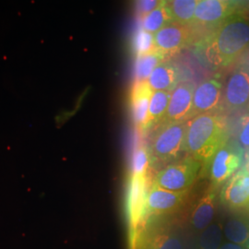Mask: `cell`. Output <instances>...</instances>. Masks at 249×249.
<instances>
[{"label":"cell","mask_w":249,"mask_h":249,"mask_svg":"<svg viewBox=\"0 0 249 249\" xmlns=\"http://www.w3.org/2000/svg\"><path fill=\"white\" fill-rule=\"evenodd\" d=\"M201 55L214 68H226L235 62L249 47V17L237 12L200 41Z\"/></svg>","instance_id":"obj_1"},{"label":"cell","mask_w":249,"mask_h":249,"mask_svg":"<svg viewBox=\"0 0 249 249\" xmlns=\"http://www.w3.org/2000/svg\"><path fill=\"white\" fill-rule=\"evenodd\" d=\"M225 116L220 113H208L187 121L184 151L188 156L209 166L218 150L229 141Z\"/></svg>","instance_id":"obj_2"},{"label":"cell","mask_w":249,"mask_h":249,"mask_svg":"<svg viewBox=\"0 0 249 249\" xmlns=\"http://www.w3.org/2000/svg\"><path fill=\"white\" fill-rule=\"evenodd\" d=\"M129 239L131 249H185L183 235L170 216L147 218Z\"/></svg>","instance_id":"obj_3"},{"label":"cell","mask_w":249,"mask_h":249,"mask_svg":"<svg viewBox=\"0 0 249 249\" xmlns=\"http://www.w3.org/2000/svg\"><path fill=\"white\" fill-rule=\"evenodd\" d=\"M187 122L158 124L151 136L149 151L151 162L177 160L182 151L187 133Z\"/></svg>","instance_id":"obj_4"},{"label":"cell","mask_w":249,"mask_h":249,"mask_svg":"<svg viewBox=\"0 0 249 249\" xmlns=\"http://www.w3.org/2000/svg\"><path fill=\"white\" fill-rule=\"evenodd\" d=\"M242 2L229 0H198L190 24L196 40L201 41L225 18L239 12Z\"/></svg>","instance_id":"obj_5"},{"label":"cell","mask_w":249,"mask_h":249,"mask_svg":"<svg viewBox=\"0 0 249 249\" xmlns=\"http://www.w3.org/2000/svg\"><path fill=\"white\" fill-rule=\"evenodd\" d=\"M200 168V162L187 155L186 158L174 160L160 170L151 184L174 192L188 191L196 181Z\"/></svg>","instance_id":"obj_6"},{"label":"cell","mask_w":249,"mask_h":249,"mask_svg":"<svg viewBox=\"0 0 249 249\" xmlns=\"http://www.w3.org/2000/svg\"><path fill=\"white\" fill-rule=\"evenodd\" d=\"M249 106V66L237 65L232 69L223 84L220 113L231 115L243 112Z\"/></svg>","instance_id":"obj_7"},{"label":"cell","mask_w":249,"mask_h":249,"mask_svg":"<svg viewBox=\"0 0 249 249\" xmlns=\"http://www.w3.org/2000/svg\"><path fill=\"white\" fill-rule=\"evenodd\" d=\"M148 191V174L130 176L125 200L126 219L130 233L138 231L146 221Z\"/></svg>","instance_id":"obj_8"},{"label":"cell","mask_w":249,"mask_h":249,"mask_svg":"<svg viewBox=\"0 0 249 249\" xmlns=\"http://www.w3.org/2000/svg\"><path fill=\"white\" fill-rule=\"evenodd\" d=\"M244 151L235 142L228 141L214 154L211 161L210 178L214 189L222 186L240 168Z\"/></svg>","instance_id":"obj_9"},{"label":"cell","mask_w":249,"mask_h":249,"mask_svg":"<svg viewBox=\"0 0 249 249\" xmlns=\"http://www.w3.org/2000/svg\"><path fill=\"white\" fill-rule=\"evenodd\" d=\"M196 87L194 80H185L178 84L171 92L166 113L160 124L187 122L192 118V103Z\"/></svg>","instance_id":"obj_10"},{"label":"cell","mask_w":249,"mask_h":249,"mask_svg":"<svg viewBox=\"0 0 249 249\" xmlns=\"http://www.w3.org/2000/svg\"><path fill=\"white\" fill-rule=\"evenodd\" d=\"M191 27L170 23L153 35L154 49L165 56L177 53L196 41Z\"/></svg>","instance_id":"obj_11"},{"label":"cell","mask_w":249,"mask_h":249,"mask_svg":"<svg viewBox=\"0 0 249 249\" xmlns=\"http://www.w3.org/2000/svg\"><path fill=\"white\" fill-rule=\"evenodd\" d=\"M223 89V83L220 78L211 77L201 80L193 95L192 118L208 113H220Z\"/></svg>","instance_id":"obj_12"},{"label":"cell","mask_w":249,"mask_h":249,"mask_svg":"<svg viewBox=\"0 0 249 249\" xmlns=\"http://www.w3.org/2000/svg\"><path fill=\"white\" fill-rule=\"evenodd\" d=\"M188 191L174 192L151 184L147 195V215L149 217L170 216L185 203Z\"/></svg>","instance_id":"obj_13"},{"label":"cell","mask_w":249,"mask_h":249,"mask_svg":"<svg viewBox=\"0 0 249 249\" xmlns=\"http://www.w3.org/2000/svg\"><path fill=\"white\" fill-rule=\"evenodd\" d=\"M221 201L231 210L247 208L249 204V173L245 167L237 171L223 185Z\"/></svg>","instance_id":"obj_14"},{"label":"cell","mask_w":249,"mask_h":249,"mask_svg":"<svg viewBox=\"0 0 249 249\" xmlns=\"http://www.w3.org/2000/svg\"><path fill=\"white\" fill-rule=\"evenodd\" d=\"M153 90L148 80L136 81L130 93V104L132 110L134 124L141 134H145L147 117Z\"/></svg>","instance_id":"obj_15"},{"label":"cell","mask_w":249,"mask_h":249,"mask_svg":"<svg viewBox=\"0 0 249 249\" xmlns=\"http://www.w3.org/2000/svg\"><path fill=\"white\" fill-rule=\"evenodd\" d=\"M183 73L178 64L172 60H163L153 70L148 83L153 91H173L183 81Z\"/></svg>","instance_id":"obj_16"},{"label":"cell","mask_w":249,"mask_h":249,"mask_svg":"<svg viewBox=\"0 0 249 249\" xmlns=\"http://www.w3.org/2000/svg\"><path fill=\"white\" fill-rule=\"evenodd\" d=\"M216 204V193L213 190H209L201 196L196 204L194 205L189 222L191 226L196 231H203L208 228L213 221Z\"/></svg>","instance_id":"obj_17"},{"label":"cell","mask_w":249,"mask_h":249,"mask_svg":"<svg viewBox=\"0 0 249 249\" xmlns=\"http://www.w3.org/2000/svg\"><path fill=\"white\" fill-rule=\"evenodd\" d=\"M223 234L231 243L249 249V219L245 216L230 217L223 226Z\"/></svg>","instance_id":"obj_18"},{"label":"cell","mask_w":249,"mask_h":249,"mask_svg":"<svg viewBox=\"0 0 249 249\" xmlns=\"http://www.w3.org/2000/svg\"><path fill=\"white\" fill-rule=\"evenodd\" d=\"M171 92L166 90L153 91L147 117V132L151 128H155L161 122L168 107Z\"/></svg>","instance_id":"obj_19"},{"label":"cell","mask_w":249,"mask_h":249,"mask_svg":"<svg viewBox=\"0 0 249 249\" xmlns=\"http://www.w3.org/2000/svg\"><path fill=\"white\" fill-rule=\"evenodd\" d=\"M198 0H171L166 1L173 22L190 26L193 21Z\"/></svg>","instance_id":"obj_20"},{"label":"cell","mask_w":249,"mask_h":249,"mask_svg":"<svg viewBox=\"0 0 249 249\" xmlns=\"http://www.w3.org/2000/svg\"><path fill=\"white\" fill-rule=\"evenodd\" d=\"M167 57L157 50H152L149 53L137 55L135 63V78L136 81L148 80L151 72Z\"/></svg>","instance_id":"obj_21"},{"label":"cell","mask_w":249,"mask_h":249,"mask_svg":"<svg viewBox=\"0 0 249 249\" xmlns=\"http://www.w3.org/2000/svg\"><path fill=\"white\" fill-rule=\"evenodd\" d=\"M170 23H173V20L166 7V1H160V5L156 9L142 18V28L151 35L156 34L161 28Z\"/></svg>","instance_id":"obj_22"},{"label":"cell","mask_w":249,"mask_h":249,"mask_svg":"<svg viewBox=\"0 0 249 249\" xmlns=\"http://www.w3.org/2000/svg\"><path fill=\"white\" fill-rule=\"evenodd\" d=\"M223 229L220 223H213L201 231L197 249H220L222 246Z\"/></svg>","instance_id":"obj_23"},{"label":"cell","mask_w":249,"mask_h":249,"mask_svg":"<svg viewBox=\"0 0 249 249\" xmlns=\"http://www.w3.org/2000/svg\"><path fill=\"white\" fill-rule=\"evenodd\" d=\"M151 163V155L149 146L145 143H140L134 150L131 164V175H146L148 174Z\"/></svg>","instance_id":"obj_24"},{"label":"cell","mask_w":249,"mask_h":249,"mask_svg":"<svg viewBox=\"0 0 249 249\" xmlns=\"http://www.w3.org/2000/svg\"><path fill=\"white\" fill-rule=\"evenodd\" d=\"M133 50L137 55L154 50L153 35L144 31L141 27L134 36Z\"/></svg>","instance_id":"obj_25"},{"label":"cell","mask_w":249,"mask_h":249,"mask_svg":"<svg viewBox=\"0 0 249 249\" xmlns=\"http://www.w3.org/2000/svg\"><path fill=\"white\" fill-rule=\"evenodd\" d=\"M235 142L245 152L249 154V112L242 116L236 128Z\"/></svg>","instance_id":"obj_26"},{"label":"cell","mask_w":249,"mask_h":249,"mask_svg":"<svg viewBox=\"0 0 249 249\" xmlns=\"http://www.w3.org/2000/svg\"><path fill=\"white\" fill-rule=\"evenodd\" d=\"M160 1L158 0H141L135 4V11L140 18H142L151 11H153L160 5Z\"/></svg>","instance_id":"obj_27"},{"label":"cell","mask_w":249,"mask_h":249,"mask_svg":"<svg viewBox=\"0 0 249 249\" xmlns=\"http://www.w3.org/2000/svg\"><path fill=\"white\" fill-rule=\"evenodd\" d=\"M220 249H249L248 248H245V247H242L239 245H236V244H233V243H224L222 244Z\"/></svg>","instance_id":"obj_28"},{"label":"cell","mask_w":249,"mask_h":249,"mask_svg":"<svg viewBox=\"0 0 249 249\" xmlns=\"http://www.w3.org/2000/svg\"><path fill=\"white\" fill-rule=\"evenodd\" d=\"M244 167H245L246 170H247V171L249 173V158L248 159V161H247V163H246V165H245Z\"/></svg>","instance_id":"obj_29"},{"label":"cell","mask_w":249,"mask_h":249,"mask_svg":"<svg viewBox=\"0 0 249 249\" xmlns=\"http://www.w3.org/2000/svg\"><path fill=\"white\" fill-rule=\"evenodd\" d=\"M247 208H248V210H249V206H248V207H247Z\"/></svg>","instance_id":"obj_30"},{"label":"cell","mask_w":249,"mask_h":249,"mask_svg":"<svg viewBox=\"0 0 249 249\" xmlns=\"http://www.w3.org/2000/svg\"><path fill=\"white\" fill-rule=\"evenodd\" d=\"M248 109H249V108H248Z\"/></svg>","instance_id":"obj_31"}]
</instances>
